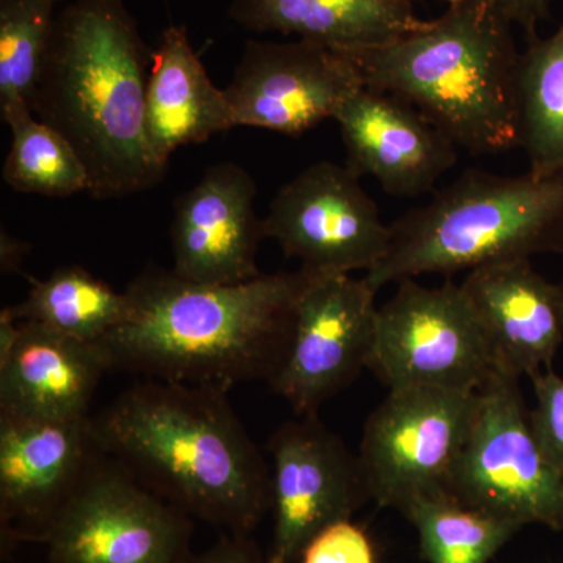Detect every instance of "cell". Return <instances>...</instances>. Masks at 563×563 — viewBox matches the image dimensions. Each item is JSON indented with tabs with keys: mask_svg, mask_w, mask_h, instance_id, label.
I'll return each mask as SVG.
<instances>
[{
	"mask_svg": "<svg viewBox=\"0 0 563 563\" xmlns=\"http://www.w3.org/2000/svg\"><path fill=\"white\" fill-rule=\"evenodd\" d=\"M395 2H410V3H412V0H395Z\"/></svg>",
	"mask_w": 563,
	"mask_h": 563,
	"instance_id": "4dcf8cb0",
	"label": "cell"
},
{
	"mask_svg": "<svg viewBox=\"0 0 563 563\" xmlns=\"http://www.w3.org/2000/svg\"><path fill=\"white\" fill-rule=\"evenodd\" d=\"M559 285H561V288H562V291H563V280H562V282H561V284H559Z\"/></svg>",
	"mask_w": 563,
	"mask_h": 563,
	"instance_id": "1f68e13d",
	"label": "cell"
},
{
	"mask_svg": "<svg viewBox=\"0 0 563 563\" xmlns=\"http://www.w3.org/2000/svg\"><path fill=\"white\" fill-rule=\"evenodd\" d=\"M376 290L350 274H310L296 302L290 339L269 385L299 417L368 368L376 332Z\"/></svg>",
	"mask_w": 563,
	"mask_h": 563,
	"instance_id": "7c38bea8",
	"label": "cell"
},
{
	"mask_svg": "<svg viewBox=\"0 0 563 563\" xmlns=\"http://www.w3.org/2000/svg\"><path fill=\"white\" fill-rule=\"evenodd\" d=\"M537 407L529 421L540 450L563 476V377L551 368L531 374Z\"/></svg>",
	"mask_w": 563,
	"mask_h": 563,
	"instance_id": "484cf974",
	"label": "cell"
},
{
	"mask_svg": "<svg viewBox=\"0 0 563 563\" xmlns=\"http://www.w3.org/2000/svg\"><path fill=\"white\" fill-rule=\"evenodd\" d=\"M387 254L366 273L379 291L422 274L563 255V174L498 176L470 168L390 224Z\"/></svg>",
	"mask_w": 563,
	"mask_h": 563,
	"instance_id": "5b68a950",
	"label": "cell"
},
{
	"mask_svg": "<svg viewBox=\"0 0 563 563\" xmlns=\"http://www.w3.org/2000/svg\"><path fill=\"white\" fill-rule=\"evenodd\" d=\"M255 181L242 166H210L176 201L173 272L203 285L242 284L262 276L257 254L265 232L255 213Z\"/></svg>",
	"mask_w": 563,
	"mask_h": 563,
	"instance_id": "9a60e30c",
	"label": "cell"
},
{
	"mask_svg": "<svg viewBox=\"0 0 563 563\" xmlns=\"http://www.w3.org/2000/svg\"><path fill=\"white\" fill-rule=\"evenodd\" d=\"M363 87L346 54L314 41L261 43L250 40L224 88L236 125L301 135Z\"/></svg>",
	"mask_w": 563,
	"mask_h": 563,
	"instance_id": "5bb4252c",
	"label": "cell"
},
{
	"mask_svg": "<svg viewBox=\"0 0 563 563\" xmlns=\"http://www.w3.org/2000/svg\"><path fill=\"white\" fill-rule=\"evenodd\" d=\"M9 128L13 141L3 165V180L14 191L46 198L88 191L87 168L60 133L32 113L11 121Z\"/></svg>",
	"mask_w": 563,
	"mask_h": 563,
	"instance_id": "d4e9b609",
	"label": "cell"
},
{
	"mask_svg": "<svg viewBox=\"0 0 563 563\" xmlns=\"http://www.w3.org/2000/svg\"><path fill=\"white\" fill-rule=\"evenodd\" d=\"M151 66L122 0H69L55 16L32 113L77 152L92 198H125L165 176L147 131Z\"/></svg>",
	"mask_w": 563,
	"mask_h": 563,
	"instance_id": "3957f363",
	"label": "cell"
},
{
	"mask_svg": "<svg viewBox=\"0 0 563 563\" xmlns=\"http://www.w3.org/2000/svg\"><path fill=\"white\" fill-rule=\"evenodd\" d=\"M102 454L90 417L32 420L0 413V540L44 543Z\"/></svg>",
	"mask_w": 563,
	"mask_h": 563,
	"instance_id": "4fadbf2b",
	"label": "cell"
},
{
	"mask_svg": "<svg viewBox=\"0 0 563 563\" xmlns=\"http://www.w3.org/2000/svg\"><path fill=\"white\" fill-rule=\"evenodd\" d=\"M91 428L103 453L190 518L247 536L269 510V465L228 390L141 380Z\"/></svg>",
	"mask_w": 563,
	"mask_h": 563,
	"instance_id": "7a4b0ae2",
	"label": "cell"
},
{
	"mask_svg": "<svg viewBox=\"0 0 563 563\" xmlns=\"http://www.w3.org/2000/svg\"><path fill=\"white\" fill-rule=\"evenodd\" d=\"M262 220L265 239L313 276L368 273L391 239L361 177L331 162L314 163L285 184Z\"/></svg>",
	"mask_w": 563,
	"mask_h": 563,
	"instance_id": "30bf717a",
	"label": "cell"
},
{
	"mask_svg": "<svg viewBox=\"0 0 563 563\" xmlns=\"http://www.w3.org/2000/svg\"><path fill=\"white\" fill-rule=\"evenodd\" d=\"M477 393L450 495L521 528L537 523L563 531V476L537 443L518 377L495 369Z\"/></svg>",
	"mask_w": 563,
	"mask_h": 563,
	"instance_id": "8992f818",
	"label": "cell"
},
{
	"mask_svg": "<svg viewBox=\"0 0 563 563\" xmlns=\"http://www.w3.org/2000/svg\"><path fill=\"white\" fill-rule=\"evenodd\" d=\"M310 274L203 285L151 266L125 290V320L98 342L109 372L231 390L273 379Z\"/></svg>",
	"mask_w": 563,
	"mask_h": 563,
	"instance_id": "6da1fadb",
	"label": "cell"
},
{
	"mask_svg": "<svg viewBox=\"0 0 563 563\" xmlns=\"http://www.w3.org/2000/svg\"><path fill=\"white\" fill-rule=\"evenodd\" d=\"M191 518L99 455L47 536L51 563H188Z\"/></svg>",
	"mask_w": 563,
	"mask_h": 563,
	"instance_id": "9c48e42d",
	"label": "cell"
},
{
	"mask_svg": "<svg viewBox=\"0 0 563 563\" xmlns=\"http://www.w3.org/2000/svg\"><path fill=\"white\" fill-rule=\"evenodd\" d=\"M448 9L420 31L366 49L343 52L363 87L421 111L472 155L520 147L512 24L490 0H444Z\"/></svg>",
	"mask_w": 563,
	"mask_h": 563,
	"instance_id": "277c9868",
	"label": "cell"
},
{
	"mask_svg": "<svg viewBox=\"0 0 563 563\" xmlns=\"http://www.w3.org/2000/svg\"><path fill=\"white\" fill-rule=\"evenodd\" d=\"M368 368L393 388L428 387L477 391L495 372L490 343L461 285L422 287L399 282L377 309Z\"/></svg>",
	"mask_w": 563,
	"mask_h": 563,
	"instance_id": "ba28073f",
	"label": "cell"
},
{
	"mask_svg": "<svg viewBox=\"0 0 563 563\" xmlns=\"http://www.w3.org/2000/svg\"><path fill=\"white\" fill-rule=\"evenodd\" d=\"M236 128L224 90L211 81L184 25H169L152 52L147 81V131L152 150L168 166L181 146Z\"/></svg>",
	"mask_w": 563,
	"mask_h": 563,
	"instance_id": "d6986e66",
	"label": "cell"
},
{
	"mask_svg": "<svg viewBox=\"0 0 563 563\" xmlns=\"http://www.w3.org/2000/svg\"><path fill=\"white\" fill-rule=\"evenodd\" d=\"M515 102L529 173L563 174V20L553 35L533 36L520 52Z\"/></svg>",
	"mask_w": 563,
	"mask_h": 563,
	"instance_id": "44dd1931",
	"label": "cell"
},
{
	"mask_svg": "<svg viewBox=\"0 0 563 563\" xmlns=\"http://www.w3.org/2000/svg\"><path fill=\"white\" fill-rule=\"evenodd\" d=\"M20 322V339L0 362V413L32 420L90 417L92 396L109 372L98 343Z\"/></svg>",
	"mask_w": 563,
	"mask_h": 563,
	"instance_id": "ac0fdd59",
	"label": "cell"
},
{
	"mask_svg": "<svg viewBox=\"0 0 563 563\" xmlns=\"http://www.w3.org/2000/svg\"><path fill=\"white\" fill-rule=\"evenodd\" d=\"M58 2L0 0V114L7 125L32 113Z\"/></svg>",
	"mask_w": 563,
	"mask_h": 563,
	"instance_id": "cb8c5ba5",
	"label": "cell"
},
{
	"mask_svg": "<svg viewBox=\"0 0 563 563\" xmlns=\"http://www.w3.org/2000/svg\"><path fill=\"white\" fill-rule=\"evenodd\" d=\"M302 563H376L366 533L350 520L322 531L303 551Z\"/></svg>",
	"mask_w": 563,
	"mask_h": 563,
	"instance_id": "4316f807",
	"label": "cell"
},
{
	"mask_svg": "<svg viewBox=\"0 0 563 563\" xmlns=\"http://www.w3.org/2000/svg\"><path fill=\"white\" fill-rule=\"evenodd\" d=\"M268 451L274 531L266 559L295 563L322 531L350 520L372 496L358 455L317 415L284 422Z\"/></svg>",
	"mask_w": 563,
	"mask_h": 563,
	"instance_id": "8fae6325",
	"label": "cell"
},
{
	"mask_svg": "<svg viewBox=\"0 0 563 563\" xmlns=\"http://www.w3.org/2000/svg\"><path fill=\"white\" fill-rule=\"evenodd\" d=\"M333 120L342 132L347 168L374 177L396 198L432 191L457 163L453 141L421 111L387 92L357 88Z\"/></svg>",
	"mask_w": 563,
	"mask_h": 563,
	"instance_id": "2e32d148",
	"label": "cell"
},
{
	"mask_svg": "<svg viewBox=\"0 0 563 563\" xmlns=\"http://www.w3.org/2000/svg\"><path fill=\"white\" fill-rule=\"evenodd\" d=\"M29 246L21 240L14 239L10 233L2 231L0 236V263H2V273H20L21 263L24 255L27 254Z\"/></svg>",
	"mask_w": 563,
	"mask_h": 563,
	"instance_id": "f546056e",
	"label": "cell"
},
{
	"mask_svg": "<svg viewBox=\"0 0 563 563\" xmlns=\"http://www.w3.org/2000/svg\"><path fill=\"white\" fill-rule=\"evenodd\" d=\"M477 401V391L393 388L366 420L358 454L373 501L404 512L417 499L450 493Z\"/></svg>",
	"mask_w": 563,
	"mask_h": 563,
	"instance_id": "52a82bcc",
	"label": "cell"
},
{
	"mask_svg": "<svg viewBox=\"0 0 563 563\" xmlns=\"http://www.w3.org/2000/svg\"><path fill=\"white\" fill-rule=\"evenodd\" d=\"M18 321L38 322L70 339L101 342L128 317L125 292L114 291L106 282L80 266H65L47 279L32 280L24 302L9 307Z\"/></svg>",
	"mask_w": 563,
	"mask_h": 563,
	"instance_id": "7402d4cb",
	"label": "cell"
},
{
	"mask_svg": "<svg viewBox=\"0 0 563 563\" xmlns=\"http://www.w3.org/2000/svg\"><path fill=\"white\" fill-rule=\"evenodd\" d=\"M188 563H268L250 537L244 533H222L220 540L203 551L192 554Z\"/></svg>",
	"mask_w": 563,
	"mask_h": 563,
	"instance_id": "83f0119b",
	"label": "cell"
},
{
	"mask_svg": "<svg viewBox=\"0 0 563 563\" xmlns=\"http://www.w3.org/2000/svg\"><path fill=\"white\" fill-rule=\"evenodd\" d=\"M490 343L496 368L531 376L551 368L563 343V291L531 258L472 269L461 284Z\"/></svg>",
	"mask_w": 563,
	"mask_h": 563,
	"instance_id": "e0dca14e",
	"label": "cell"
},
{
	"mask_svg": "<svg viewBox=\"0 0 563 563\" xmlns=\"http://www.w3.org/2000/svg\"><path fill=\"white\" fill-rule=\"evenodd\" d=\"M229 16L251 32H279L333 51L379 46L420 31L412 3L395 0H232Z\"/></svg>",
	"mask_w": 563,
	"mask_h": 563,
	"instance_id": "ffe728a7",
	"label": "cell"
},
{
	"mask_svg": "<svg viewBox=\"0 0 563 563\" xmlns=\"http://www.w3.org/2000/svg\"><path fill=\"white\" fill-rule=\"evenodd\" d=\"M402 514L417 528L429 563H487L521 529L465 506L450 493L417 499Z\"/></svg>",
	"mask_w": 563,
	"mask_h": 563,
	"instance_id": "603a6c76",
	"label": "cell"
},
{
	"mask_svg": "<svg viewBox=\"0 0 563 563\" xmlns=\"http://www.w3.org/2000/svg\"><path fill=\"white\" fill-rule=\"evenodd\" d=\"M512 25L523 29L526 40L537 36L540 22L550 16L553 0H490Z\"/></svg>",
	"mask_w": 563,
	"mask_h": 563,
	"instance_id": "f1b7e54d",
	"label": "cell"
}]
</instances>
